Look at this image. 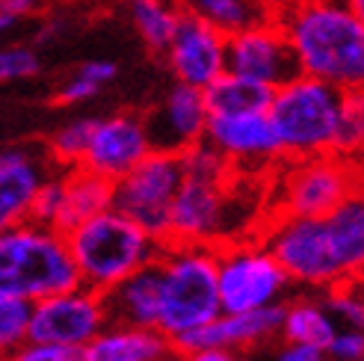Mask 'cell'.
<instances>
[{
  "label": "cell",
  "mask_w": 364,
  "mask_h": 361,
  "mask_svg": "<svg viewBox=\"0 0 364 361\" xmlns=\"http://www.w3.org/2000/svg\"><path fill=\"white\" fill-rule=\"evenodd\" d=\"M45 0H0V12H6L12 18H27L33 12L42 9Z\"/></svg>",
  "instance_id": "74e56055"
},
{
  "label": "cell",
  "mask_w": 364,
  "mask_h": 361,
  "mask_svg": "<svg viewBox=\"0 0 364 361\" xmlns=\"http://www.w3.org/2000/svg\"><path fill=\"white\" fill-rule=\"evenodd\" d=\"M302 75L341 89L364 83V15L347 0H294L279 21Z\"/></svg>",
  "instance_id": "7a4b0ae2"
},
{
  "label": "cell",
  "mask_w": 364,
  "mask_h": 361,
  "mask_svg": "<svg viewBox=\"0 0 364 361\" xmlns=\"http://www.w3.org/2000/svg\"><path fill=\"white\" fill-rule=\"evenodd\" d=\"M101 83H95L92 77H86L83 71H77V75H71L63 86H60V92H57V101L60 104H80V101H89V98H95L101 92Z\"/></svg>",
  "instance_id": "836d02e7"
},
{
  "label": "cell",
  "mask_w": 364,
  "mask_h": 361,
  "mask_svg": "<svg viewBox=\"0 0 364 361\" xmlns=\"http://www.w3.org/2000/svg\"><path fill=\"white\" fill-rule=\"evenodd\" d=\"M15 24H18V18H12V15H6V12H0V36L9 33Z\"/></svg>",
  "instance_id": "f35d334b"
},
{
  "label": "cell",
  "mask_w": 364,
  "mask_h": 361,
  "mask_svg": "<svg viewBox=\"0 0 364 361\" xmlns=\"http://www.w3.org/2000/svg\"><path fill=\"white\" fill-rule=\"evenodd\" d=\"M4 361H12V358H4Z\"/></svg>",
  "instance_id": "60d3db41"
},
{
  "label": "cell",
  "mask_w": 364,
  "mask_h": 361,
  "mask_svg": "<svg viewBox=\"0 0 364 361\" xmlns=\"http://www.w3.org/2000/svg\"><path fill=\"white\" fill-rule=\"evenodd\" d=\"M326 355H332L335 361H361L364 358V335L361 329H338L335 338L326 347Z\"/></svg>",
  "instance_id": "d6a6232c"
},
{
  "label": "cell",
  "mask_w": 364,
  "mask_h": 361,
  "mask_svg": "<svg viewBox=\"0 0 364 361\" xmlns=\"http://www.w3.org/2000/svg\"><path fill=\"white\" fill-rule=\"evenodd\" d=\"M205 107L208 116H225V113H267L272 89L264 83L246 80L240 75L223 71L216 80H210L205 89Z\"/></svg>",
  "instance_id": "7402d4cb"
},
{
  "label": "cell",
  "mask_w": 364,
  "mask_h": 361,
  "mask_svg": "<svg viewBox=\"0 0 364 361\" xmlns=\"http://www.w3.org/2000/svg\"><path fill=\"white\" fill-rule=\"evenodd\" d=\"M77 71H83V75H86V77H92L95 83L107 86L110 80H116V75H119V65H116L113 60H89V63H83Z\"/></svg>",
  "instance_id": "e575fe53"
},
{
  "label": "cell",
  "mask_w": 364,
  "mask_h": 361,
  "mask_svg": "<svg viewBox=\"0 0 364 361\" xmlns=\"http://www.w3.org/2000/svg\"><path fill=\"white\" fill-rule=\"evenodd\" d=\"M181 361H240L234 355V350H225V347H208V350H196V352H187V355H178Z\"/></svg>",
  "instance_id": "8d00e7d4"
},
{
  "label": "cell",
  "mask_w": 364,
  "mask_h": 361,
  "mask_svg": "<svg viewBox=\"0 0 364 361\" xmlns=\"http://www.w3.org/2000/svg\"><path fill=\"white\" fill-rule=\"evenodd\" d=\"M358 195V169L353 157L314 154L296 160L284 178L282 205L287 216H326Z\"/></svg>",
  "instance_id": "30bf717a"
},
{
  "label": "cell",
  "mask_w": 364,
  "mask_h": 361,
  "mask_svg": "<svg viewBox=\"0 0 364 361\" xmlns=\"http://www.w3.org/2000/svg\"><path fill=\"white\" fill-rule=\"evenodd\" d=\"M89 361H169L172 344L160 329L149 326H107L86 344Z\"/></svg>",
  "instance_id": "d6986e66"
},
{
  "label": "cell",
  "mask_w": 364,
  "mask_h": 361,
  "mask_svg": "<svg viewBox=\"0 0 364 361\" xmlns=\"http://www.w3.org/2000/svg\"><path fill=\"white\" fill-rule=\"evenodd\" d=\"M326 311H329L335 320H343L347 326L361 329V323H364V305L353 293V281L332 287V296H329V302H326Z\"/></svg>",
  "instance_id": "1f68e13d"
},
{
  "label": "cell",
  "mask_w": 364,
  "mask_h": 361,
  "mask_svg": "<svg viewBox=\"0 0 364 361\" xmlns=\"http://www.w3.org/2000/svg\"><path fill=\"white\" fill-rule=\"evenodd\" d=\"M157 293H160V264L154 258L101 293L107 323L157 329Z\"/></svg>",
  "instance_id": "ac0fdd59"
},
{
  "label": "cell",
  "mask_w": 364,
  "mask_h": 361,
  "mask_svg": "<svg viewBox=\"0 0 364 361\" xmlns=\"http://www.w3.org/2000/svg\"><path fill=\"white\" fill-rule=\"evenodd\" d=\"M163 53L178 83L205 89L225 71V33L198 12L181 9L175 33Z\"/></svg>",
  "instance_id": "4fadbf2b"
},
{
  "label": "cell",
  "mask_w": 364,
  "mask_h": 361,
  "mask_svg": "<svg viewBox=\"0 0 364 361\" xmlns=\"http://www.w3.org/2000/svg\"><path fill=\"white\" fill-rule=\"evenodd\" d=\"M149 151L151 142L149 134H145L142 119L131 113H119L110 119H95V128L92 136H89L80 166L92 169L95 175H104L107 180H119Z\"/></svg>",
  "instance_id": "9a60e30c"
},
{
  "label": "cell",
  "mask_w": 364,
  "mask_h": 361,
  "mask_svg": "<svg viewBox=\"0 0 364 361\" xmlns=\"http://www.w3.org/2000/svg\"><path fill=\"white\" fill-rule=\"evenodd\" d=\"M181 157L169 151H149L139 163L113 180V210L134 220L157 243L169 240V208L181 187Z\"/></svg>",
  "instance_id": "52a82bcc"
},
{
  "label": "cell",
  "mask_w": 364,
  "mask_h": 361,
  "mask_svg": "<svg viewBox=\"0 0 364 361\" xmlns=\"http://www.w3.org/2000/svg\"><path fill=\"white\" fill-rule=\"evenodd\" d=\"M104 326L107 311L101 293L80 284L33 302L27 340H36V344H89Z\"/></svg>",
  "instance_id": "8fae6325"
},
{
  "label": "cell",
  "mask_w": 364,
  "mask_h": 361,
  "mask_svg": "<svg viewBox=\"0 0 364 361\" xmlns=\"http://www.w3.org/2000/svg\"><path fill=\"white\" fill-rule=\"evenodd\" d=\"M205 139L220 151L228 166H264L282 157L279 136L267 113H225L208 116Z\"/></svg>",
  "instance_id": "2e32d148"
},
{
  "label": "cell",
  "mask_w": 364,
  "mask_h": 361,
  "mask_svg": "<svg viewBox=\"0 0 364 361\" xmlns=\"http://www.w3.org/2000/svg\"><path fill=\"white\" fill-rule=\"evenodd\" d=\"M95 119H75L63 124V128L50 136V157L63 166H80L83 151L89 146V136H92Z\"/></svg>",
  "instance_id": "83f0119b"
},
{
  "label": "cell",
  "mask_w": 364,
  "mask_h": 361,
  "mask_svg": "<svg viewBox=\"0 0 364 361\" xmlns=\"http://www.w3.org/2000/svg\"><path fill=\"white\" fill-rule=\"evenodd\" d=\"M190 9L198 12L213 27H220L225 36L261 21L258 0H190Z\"/></svg>",
  "instance_id": "d4e9b609"
},
{
  "label": "cell",
  "mask_w": 364,
  "mask_h": 361,
  "mask_svg": "<svg viewBox=\"0 0 364 361\" xmlns=\"http://www.w3.org/2000/svg\"><path fill=\"white\" fill-rule=\"evenodd\" d=\"M80 287L65 237L50 225L18 222L0 231V293L15 299H45Z\"/></svg>",
  "instance_id": "3957f363"
},
{
  "label": "cell",
  "mask_w": 364,
  "mask_h": 361,
  "mask_svg": "<svg viewBox=\"0 0 364 361\" xmlns=\"http://www.w3.org/2000/svg\"><path fill=\"white\" fill-rule=\"evenodd\" d=\"M279 361H329V355H326V350L311 344H287L279 352Z\"/></svg>",
  "instance_id": "d590c367"
},
{
  "label": "cell",
  "mask_w": 364,
  "mask_h": 361,
  "mask_svg": "<svg viewBox=\"0 0 364 361\" xmlns=\"http://www.w3.org/2000/svg\"><path fill=\"white\" fill-rule=\"evenodd\" d=\"M65 246L77 266L80 284L104 293L107 287L131 276L142 264L154 261L163 243L149 237L124 213L107 208L95 213L92 220L71 228L65 234Z\"/></svg>",
  "instance_id": "5b68a950"
},
{
  "label": "cell",
  "mask_w": 364,
  "mask_h": 361,
  "mask_svg": "<svg viewBox=\"0 0 364 361\" xmlns=\"http://www.w3.org/2000/svg\"><path fill=\"white\" fill-rule=\"evenodd\" d=\"M338 332V320L326 311V305L317 302H294L284 308V320H282V335L290 344H311L326 350L329 340Z\"/></svg>",
  "instance_id": "603a6c76"
},
{
  "label": "cell",
  "mask_w": 364,
  "mask_h": 361,
  "mask_svg": "<svg viewBox=\"0 0 364 361\" xmlns=\"http://www.w3.org/2000/svg\"><path fill=\"white\" fill-rule=\"evenodd\" d=\"M264 249L290 281L335 287L358 276L364 264V202L347 198L326 216H287L267 231Z\"/></svg>",
  "instance_id": "6da1fadb"
},
{
  "label": "cell",
  "mask_w": 364,
  "mask_h": 361,
  "mask_svg": "<svg viewBox=\"0 0 364 361\" xmlns=\"http://www.w3.org/2000/svg\"><path fill=\"white\" fill-rule=\"evenodd\" d=\"M287 284V273L264 246H231L216 252V287L223 314H240L279 302Z\"/></svg>",
  "instance_id": "ba28073f"
},
{
  "label": "cell",
  "mask_w": 364,
  "mask_h": 361,
  "mask_svg": "<svg viewBox=\"0 0 364 361\" xmlns=\"http://www.w3.org/2000/svg\"><path fill=\"white\" fill-rule=\"evenodd\" d=\"M347 4H350L355 12H361V15H364V0H347Z\"/></svg>",
  "instance_id": "ab89813d"
},
{
  "label": "cell",
  "mask_w": 364,
  "mask_h": 361,
  "mask_svg": "<svg viewBox=\"0 0 364 361\" xmlns=\"http://www.w3.org/2000/svg\"><path fill=\"white\" fill-rule=\"evenodd\" d=\"M157 264H160L157 329L166 338L196 329L223 314L213 246L169 240L160 246Z\"/></svg>",
  "instance_id": "277c9868"
},
{
  "label": "cell",
  "mask_w": 364,
  "mask_h": 361,
  "mask_svg": "<svg viewBox=\"0 0 364 361\" xmlns=\"http://www.w3.org/2000/svg\"><path fill=\"white\" fill-rule=\"evenodd\" d=\"M39 71H42V60L33 48H24V45L0 48V83L27 80V77H36Z\"/></svg>",
  "instance_id": "f1b7e54d"
},
{
  "label": "cell",
  "mask_w": 364,
  "mask_h": 361,
  "mask_svg": "<svg viewBox=\"0 0 364 361\" xmlns=\"http://www.w3.org/2000/svg\"><path fill=\"white\" fill-rule=\"evenodd\" d=\"M225 71L269 89L302 75L287 36L272 21H255L225 36Z\"/></svg>",
  "instance_id": "7c38bea8"
},
{
  "label": "cell",
  "mask_w": 364,
  "mask_h": 361,
  "mask_svg": "<svg viewBox=\"0 0 364 361\" xmlns=\"http://www.w3.org/2000/svg\"><path fill=\"white\" fill-rule=\"evenodd\" d=\"M145 134H149L151 151H169L181 154L184 149L196 146L205 139V124H208V107L202 89L175 83L166 98L157 104V110L142 119Z\"/></svg>",
  "instance_id": "e0dca14e"
},
{
  "label": "cell",
  "mask_w": 364,
  "mask_h": 361,
  "mask_svg": "<svg viewBox=\"0 0 364 361\" xmlns=\"http://www.w3.org/2000/svg\"><path fill=\"white\" fill-rule=\"evenodd\" d=\"M231 205H234L231 175L213 178V175L184 172L169 208V240L213 246V240L228 234Z\"/></svg>",
  "instance_id": "9c48e42d"
},
{
  "label": "cell",
  "mask_w": 364,
  "mask_h": 361,
  "mask_svg": "<svg viewBox=\"0 0 364 361\" xmlns=\"http://www.w3.org/2000/svg\"><path fill=\"white\" fill-rule=\"evenodd\" d=\"M42 178V163L27 149H0V231L27 220Z\"/></svg>",
  "instance_id": "ffe728a7"
},
{
  "label": "cell",
  "mask_w": 364,
  "mask_h": 361,
  "mask_svg": "<svg viewBox=\"0 0 364 361\" xmlns=\"http://www.w3.org/2000/svg\"><path fill=\"white\" fill-rule=\"evenodd\" d=\"M361 142H364V98H361L358 89H347V92H343L341 113H338L332 154L355 157Z\"/></svg>",
  "instance_id": "484cf974"
},
{
  "label": "cell",
  "mask_w": 364,
  "mask_h": 361,
  "mask_svg": "<svg viewBox=\"0 0 364 361\" xmlns=\"http://www.w3.org/2000/svg\"><path fill=\"white\" fill-rule=\"evenodd\" d=\"M282 320H284V305L279 302L264 305V308L240 311V314H220L202 323V326L169 338L172 355H187V352L208 350V347L243 350L252 344H261V340L282 332Z\"/></svg>",
  "instance_id": "5bb4252c"
},
{
  "label": "cell",
  "mask_w": 364,
  "mask_h": 361,
  "mask_svg": "<svg viewBox=\"0 0 364 361\" xmlns=\"http://www.w3.org/2000/svg\"><path fill=\"white\" fill-rule=\"evenodd\" d=\"M107 208H113V180H107L104 175H95L86 166H71L63 175V205L50 228L65 237L71 228L92 220L95 213Z\"/></svg>",
  "instance_id": "44dd1931"
},
{
  "label": "cell",
  "mask_w": 364,
  "mask_h": 361,
  "mask_svg": "<svg viewBox=\"0 0 364 361\" xmlns=\"http://www.w3.org/2000/svg\"><path fill=\"white\" fill-rule=\"evenodd\" d=\"M181 6L175 0H131V21L149 50L163 53L175 33Z\"/></svg>",
  "instance_id": "cb8c5ba5"
},
{
  "label": "cell",
  "mask_w": 364,
  "mask_h": 361,
  "mask_svg": "<svg viewBox=\"0 0 364 361\" xmlns=\"http://www.w3.org/2000/svg\"><path fill=\"white\" fill-rule=\"evenodd\" d=\"M343 92L347 89L311 75H296L294 80L272 89L267 116L284 157L302 160L314 154H332Z\"/></svg>",
  "instance_id": "8992f818"
},
{
  "label": "cell",
  "mask_w": 364,
  "mask_h": 361,
  "mask_svg": "<svg viewBox=\"0 0 364 361\" xmlns=\"http://www.w3.org/2000/svg\"><path fill=\"white\" fill-rule=\"evenodd\" d=\"M30 308L33 302L0 293V361L9 358L27 340Z\"/></svg>",
  "instance_id": "4316f807"
},
{
  "label": "cell",
  "mask_w": 364,
  "mask_h": 361,
  "mask_svg": "<svg viewBox=\"0 0 364 361\" xmlns=\"http://www.w3.org/2000/svg\"><path fill=\"white\" fill-rule=\"evenodd\" d=\"M60 205H63V178H42V184L33 193L27 220L39 225H53Z\"/></svg>",
  "instance_id": "4dcf8cb0"
},
{
  "label": "cell",
  "mask_w": 364,
  "mask_h": 361,
  "mask_svg": "<svg viewBox=\"0 0 364 361\" xmlns=\"http://www.w3.org/2000/svg\"><path fill=\"white\" fill-rule=\"evenodd\" d=\"M12 361H89L86 344H36L24 340L12 355Z\"/></svg>",
  "instance_id": "f546056e"
}]
</instances>
